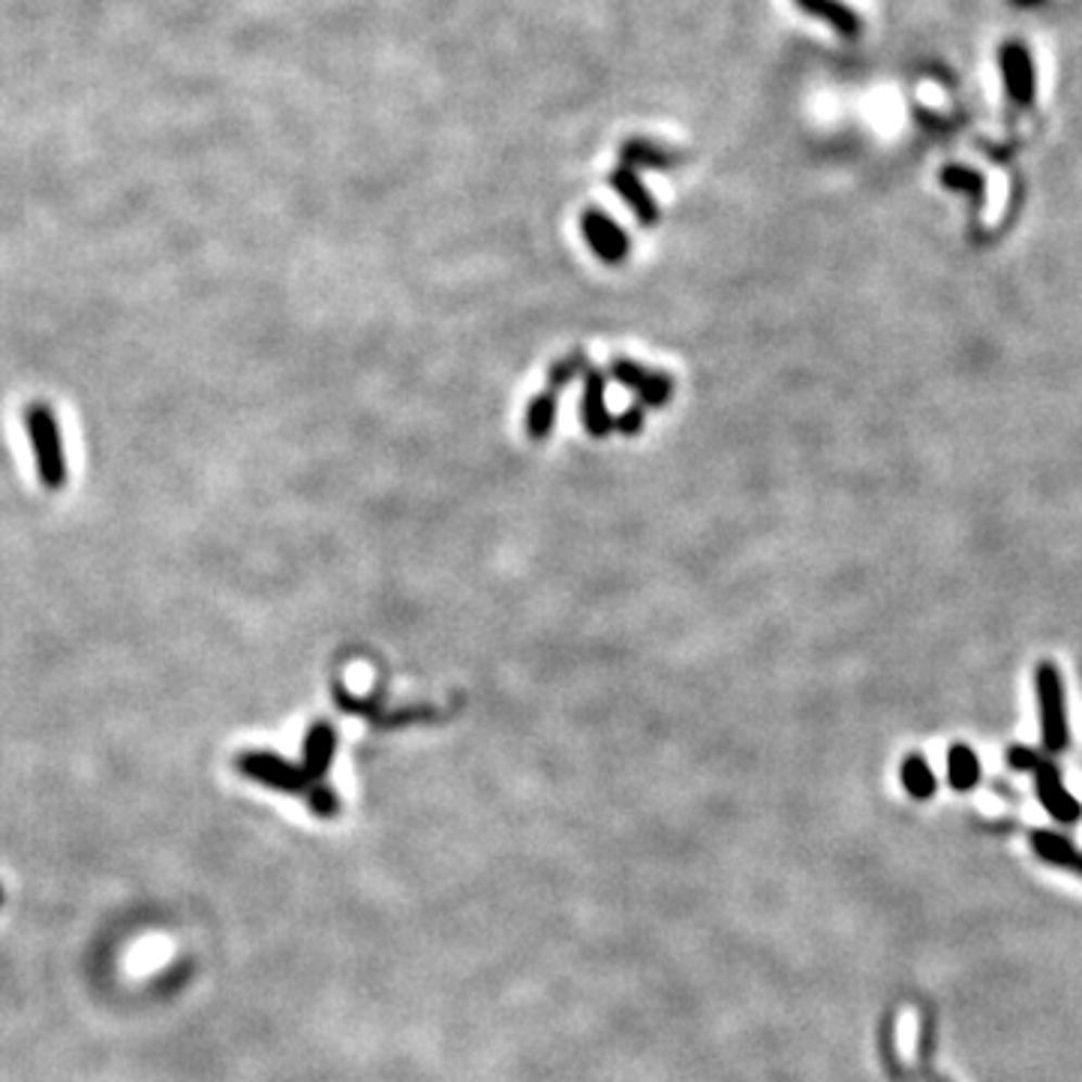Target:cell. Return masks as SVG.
Wrapping results in <instances>:
<instances>
[{"mask_svg":"<svg viewBox=\"0 0 1082 1082\" xmlns=\"http://www.w3.org/2000/svg\"><path fill=\"white\" fill-rule=\"evenodd\" d=\"M25 428L37 460V475L46 491H61L66 484V460L64 443H61V428L54 418L52 406L30 404L25 409Z\"/></svg>","mask_w":1082,"mask_h":1082,"instance_id":"6da1fadb","label":"cell"},{"mask_svg":"<svg viewBox=\"0 0 1082 1082\" xmlns=\"http://www.w3.org/2000/svg\"><path fill=\"white\" fill-rule=\"evenodd\" d=\"M1034 686H1038V704H1041L1043 746L1049 752H1065L1070 743V730L1061 671L1053 662H1041L1034 671Z\"/></svg>","mask_w":1082,"mask_h":1082,"instance_id":"7a4b0ae2","label":"cell"},{"mask_svg":"<svg viewBox=\"0 0 1082 1082\" xmlns=\"http://www.w3.org/2000/svg\"><path fill=\"white\" fill-rule=\"evenodd\" d=\"M236 767L241 776H247L259 785H268L275 791H283V794H304L307 791V776L301 773V767L289 764L287 758L275 755V752H262V749L241 752L236 758Z\"/></svg>","mask_w":1082,"mask_h":1082,"instance_id":"3957f363","label":"cell"},{"mask_svg":"<svg viewBox=\"0 0 1082 1082\" xmlns=\"http://www.w3.org/2000/svg\"><path fill=\"white\" fill-rule=\"evenodd\" d=\"M611 377L638 397L640 406L647 409H659L665 406L671 397H674V379L662 373V370H650V367L638 365L632 358H623L616 355L611 361Z\"/></svg>","mask_w":1082,"mask_h":1082,"instance_id":"277c9868","label":"cell"},{"mask_svg":"<svg viewBox=\"0 0 1082 1082\" xmlns=\"http://www.w3.org/2000/svg\"><path fill=\"white\" fill-rule=\"evenodd\" d=\"M581 232H584V241L589 244V250L599 256L601 262L608 265H620L623 259H628L632 253V238L623 226L616 222L599 208H587L584 217H581Z\"/></svg>","mask_w":1082,"mask_h":1082,"instance_id":"5b68a950","label":"cell"},{"mask_svg":"<svg viewBox=\"0 0 1082 1082\" xmlns=\"http://www.w3.org/2000/svg\"><path fill=\"white\" fill-rule=\"evenodd\" d=\"M1034 785H1038V797H1041L1043 809L1056 818L1058 824H1077L1082 818V806L1077 797L1070 794L1061 773L1053 761L1041 758V764L1034 767Z\"/></svg>","mask_w":1082,"mask_h":1082,"instance_id":"8992f818","label":"cell"},{"mask_svg":"<svg viewBox=\"0 0 1082 1082\" xmlns=\"http://www.w3.org/2000/svg\"><path fill=\"white\" fill-rule=\"evenodd\" d=\"M581 418H584V428L593 440H608L613 433V416L608 409V377L601 370L584 373Z\"/></svg>","mask_w":1082,"mask_h":1082,"instance_id":"52a82bcc","label":"cell"},{"mask_svg":"<svg viewBox=\"0 0 1082 1082\" xmlns=\"http://www.w3.org/2000/svg\"><path fill=\"white\" fill-rule=\"evenodd\" d=\"M338 752V730L331 722L319 718L314 722L307 734H304V749H301V773L307 776V782H319L331 767Z\"/></svg>","mask_w":1082,"mask_h":1082,"instance_id":"ba28073f","label":"cell"},{"mask_svg":"<svg viewBox=\"0 0 1082 1082\" xmlns=\"http://www.w3.org/2000/svg\"><path fill=\"white\" fill-rule=\"evenodd\" d=\"M1002 69L1007 93L1017 105L1034 103V64H1031L1029 49L1022 42H1007L1002 49Z\"/></svg>","mask_w":1082,"mask_h":1082,"instance_id":"9c48e42d","label":"cell"},{"mask_svg":"<svg viewBox=\"0 0 1082 1082\" xmlns=\"http://www.w3.org/2000/svg\"><path fill=\"white\" fill-rule=\"evenodd\" d=\"M611 187L620 193V199L626 202L628 208L635 211V217H638V222L640 226H655L659 222V205H655V199L650 196V190L640 183V178L632 171V166H616V169L611 171Z\"/></svg>","mask_w":1082,"mask_h":1082,"instance_id":"30bf717a","label":"cell"},{"mask_svg":"<svg viewBox=\"0 0 1082 1082\" xmlns=\"http://www.w3.org/2000/svg\"><path fill=\"white\" fill-rule=\"evenodd\" d=\"M1029 845L1043 863L1082 875V851H1077L1068 836H1058L1053 830H1031Z\"/></svg>","mask_w":1082,"mask_h":1082,"instance_id":"8fae6325","label":"cell"},{"mask_svg":"<svg viewBox=\"0 0 1082 1082\" xmlns=\"http://www.w3.org/2000/svg\"><path fill=\"white\" fill-rule=\"evenodd\" d=\"M557 416H560V400L553 392H542L535 394L533 400L526 404V412H523V431L533 443H545L550 433H553V424H557Z\"/></svg>","mask_w":1082,"mask_h":1082,"instance_id":"7c38bea8","label":"cell"},{"mask_svg":"<svg viewBox=\"0 0 1082 1082\" xmlns=\"http://www.w3.org/2000/svg\"><path fill=\"white\" fill-rule=\"evenodd\" d=\"M800 10H806L809 15H818L827 25L839 30L842 37H857L861 34V18L857 13L845 7L842 0H794Z\"/></svg>","mask_w":1082,"mask_h":1082,"instance_id":"4fadbf2b","label":"cell"},{"mask_svg":"<svg viewBox=\"0 0 1082 1082\" xmlns=\"http://www.w3.org/2000/svg\"><path fill=\"white\" fill-rule=\"evenodd\" d=\"M620 160H623V166H644V169H652V171H667L671 166H677L679 163V157L677 154H671V151H665L662 144H652V142H644V139H628V142H623V148H620Z\"/></svg>","mask_w":1082,"mask_h":1082,"instance_id":"5bb4252c","label":"cell"},{"mask_svg":"<svg viewBox=\"0 0 1082 1082\" xmlns=\"http://www.w3.org/2000/svg\"><path fill=\"white\" fill-rule=\"evenodd\" d=\"M900 779L902 788H905L908 797H914V800H929V797H935V791H939V779H935V773L929 767V761H926L920 752H912V755L902 761Z\"/></svg>","mask_w":1082,"mask_h":1082,"instance_id":"9a60e30c","label":"cell"},{"mask_svg":"<svg viewBox=\"0 0 1082 1082\" xmlns=\"http://www.w3.org/2000/svg\"><path fill=\"white\" fill-rule=\"evenodd\" d=\"M947 782L953 791H971L980 782V761L971 746L953 743L947 752Z\"/></svg>","mask_w":1082,"mask_h":1082,"instance_id":"2e32d148","label":"cell"},{"mask_svg":"<svg viewBox=\"0 0 1082 1082\" xmlns=\"http://www.w3.org/2000/svg\"><path fill=\"white\" fill-rule=\"evenodd\" d=\"M587 370H589V365H587V355L584 353H572V355H565V358H560V361H553L548 370V392L557 394V392H562V389H569L574 379L584 377Z\"/></svg>","mask_w":1082,"mask_h":1082,"instance_id":"e0dca14e","label":"cell"},{"mask_svg":"<svg viewBox=\"0 0 1082 1082\" xmlns=\"http://www.w3.org/2000/svg\"><path fill=\"white\" fill-rule=\"evenodd\" d=\"M941 183L944 187H951V190H963V193H971V199L975 202H983V178H980L978 171H971V169H963V166H947V169L941 171Z\"/></svg>","mask_w":1082,"mask_h":1082,"instance_id":"ac0fdd59","label":"cell"},{"mask_svg":"<svg viewBox=\"0 0 1082 1082\" xmlns=\"http://www.w3.org/2000/svg\"><path fill=\"white\" fill-rule=\"evenodd\" d=\"M307 806L314 809L319 818H334L340 812V797L322 782H314L307 788Z\"/></svg>","mask_w":1082,"mask_h":1082,"instance_id":"d6986e66","label":"cell"},{"mask_svg":"<svg viewBox=\"0 0 1082 1082\" xmlns=\"http://www.w3.org/2000/svg\"><path fill=\"white\" fill-rule=\"evenodd\" d=\"M644 424H647V406H640V404H632L623 412L620 418H613V431L620 433V436H638L640 431H644Z\"/></svg>","mask_w":1082,"mask_h":1082,"instance_id":"ffe728a7","label":"cell"},{"mask_svg":"<svg viewBox=\"0 0 1082 1082\" xmlns=\"http://www.w3.org/2000/svg\"><path fill=\"white\" fill-rule=\"evenodd\" d=\"M1041 758L1043 755H1038L1031 746H1010L1007 749V755H1004V761H1007V767L1010 769H1017V773H1034V767L1041 764Z\"/></svg>","mask_w":1082,"mask_h":1082,"instance_id":"44dd1931","label":"cell"},{"mask_svg":"<svg viewBox=\"0 0 1082 1082\" xmlns=\"http://www.w3.org/2000/svg\"><path fill=\"white\" fill-rule=\"evenodd\" d=\"M0 905H3V887H0Z\"/></svg>","mask_w":1082,"mask_h":1082,"instance_id":"7402d4cb","label":"cell"}]
</instances>
